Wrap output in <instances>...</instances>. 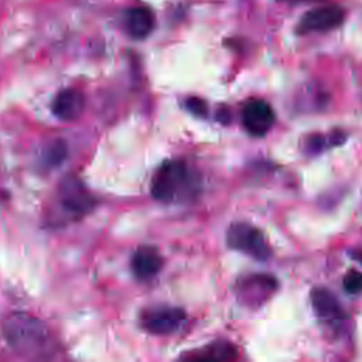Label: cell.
<instances>
[{"label":"cell","instance_id":"cell-4","mask_svg":"<svg viewBox=\"0 0 362 362\" xmlns=\"http://www.w3.org/2000/svg\"><path fill=\"white\" fill-rule=\"evenodd\" d=\"M277 280L269 274H249L236 284L238 300L247 307H260L276 291Z\"/></svg>","mask_w":362,"mask_h":362},{"label":"cell","instance_id":"cell-5","mask_svg":"<svg viewBox=\"0 0 362 362\" xmlns=\"http://www.w3.org/2000/svg\"><path fill=\"white\" fill-rule=\"evenodd\" d=\"M184 310L177 307H157L147 310L141 315V325L146 331L156 335H167L178 331L185 322Z\"/></svg>","mask_w":362,"mask_h":362},{"label":"cell","instance_id":"cell-13","mask_svg":"<svg viewBox=\"0 0 362 362\" xmlns=\"http://www.w3.org/2000/svg\"><path fill=\"white\" fill-rule=\"evenodd\" d=\"M185 358L198 361H232L238 358V348L228 341L219 339L195 351L194 355H185Z\"/></svg>","mask_w":362,"mask_h":362},{"label":"cell","instance_id":"cell-2","mask_svg":"<svg viewBox=\"0 0 362 362\" xmlns=\"http://www.w3.org/2000/svg\"><path fill=\"white\" fill-rule=\"evenodd\" d=\"M192 175L181 160H168L160 165L151 180V195L161 202H173L185 198L192 191Z\"/></svg>","mask_w":362,"mask_h":362},{"label":"cell","instance_id":"cell-11","mask_svg":"<svg viewBox=\"0 0 362 362\" xmlns=\"http://www.w3.org/2000/svg\"><path fill=\"white\" fill-rule=\"evenodd\" d=\"M83 109L85 96L76 89L61 90L52 103V112L61 120H75L82 115Z\"/></svg>","mask_w":362,"mask_h":362},{"label":"cell","instance_id":"cell-3","mask_svg":"<svg viewBox=\"0 0 362 362\" xmlns=\"http://www.w3.org/2000/svg\"><path fill=\"white\" fill-rule=\"evenodd\" d=\"M226 245L232 250L242 252L260 262L272 256V249L264 233L247 222H233L229 225L226 230Z\"/></svg>","mask_w":362,"mask_h":362},{"label":"cell","instance_id":"cell-8","mask_svg":"<svg viewBox=\"0 0 362 362\" xmlns=\"http://www.w3.org/2000/svg\"><path fill=\"white\" fill-rule=\"evenodd\" d=\"M276 116L272 106L262 99H252L246 102L242 112L243 127L252 136H264L274 124Z\"/></svg>","mask_w":362,"mask_h":362},{"label":"cell","instance_id":"cell-18","mask_svg":"<svg viewBox=\"0 0 362 362\" xmlns=\"http://www.w3.org/2000/svg\"><path fill=\"white\" fill-rule=\"evenodd\" d=\"M351 256H352L356 262H359V263L362 264V249H356V250L351 252Z\"/></svg>","mask_w":362,"mask_h":362},{"label":"cell","instance_id":"cell-1","mask_svg":"<svg viewBox=\"0 0 362 362\" xmlns=\"http://www.w3.org/2000/svg\"><path fill=\"white\" fill-rule=\"evenodd\" d=\"M7 344L23 354L44 352L49 342V331L42 321L24 313L11 314L3 324Z\"/></svg>","mask_w":362,"mask_h":362},{"label":"cell","instance_id":"cell-6","mask_svg":"<svg viewBox=\"0 0 362 362\" xmlns=\"http://www.w3.org/2000/svg\"><path fill=\"white\" fill-rule=\"evenodd\" d=\"M345 17L344 10L339 6L329 4L313 8L303 14L297 24V31L300 34L308 33H325L337 28L342 24Z\"/></svg>","mask_w":362,"mask_h":362},{"label":"cell","instance_id":"cell-12","mask_svg":"<svg viewBox=\"0 0 362 362\" xmlns=\"http://www.w3.org/2000/svg\"><path fill=\"white\" fill-rule=\"evenodd\" d=\"M124 23L130 37L143 40L154 28V16L147 7H132L126 11Z\"/></svg>","mask_w":362,"mask_h":362},{"label":"cell","instance_id":"cell-10","mask_svg":"<svg viewBox=\"0 0 362 362\" xmlns=\"http://www.w3.org/2000/svg\"><path fill=\"white\" fill-rule=\"evenodd\" d=\"M164 259L156 247H139L132 257V270L140 280L153 279L163 267Z\"/></svg>","mask_w":362,"mask_h":362},{"label":"cell","instance_id":"cell-17","mask_svg":"<svg viewBox=\"0 0 362 362\" xmlns=\"http://www.w3.org/2000/svg\"><path fill=\"white\" fill-rule=\"evenodd\" d=\"M324 136H311L307 143H305V148L310 154H315V153H320L324 147Z\"/></svg>","mask_w":362,"mask_h":362},{"label":"cell","instance_id":"cell-9","mask_svg":"<svg viewBox=\"0 0 362 362\" xmlns=\"http://www.w3.org/2000/svg\"><path fill=\"white\" fill-rule=\"evenodd\" d=\"M310 298H311L314 313L322 322L329 325H338L348 318V314L342 308L339 300L328 288L325 287L313 288Z\"/></svg>","mask_w":362,"mask_h":362},{"label":"cell","instance_id":"cell-16","mask_svg":"<svg viewBox=\"0 0 362 362\" xmlns=\"http://www.w3.org/2000/svg\"><path fill=\"white\" fill-rule=\"evenodd\" d=\"M185 106H187V109H188L191 113H194V115H197V116H199V117H204V116H206V113H208L206 103H205L202 99H198V98H188V99L185 100Z\"/></svg>","mask_w":362,"mask_h":362},{"label":"cell","instance_id":"cell-19","mask_svg":"<svg viewBox=\"0 0 362 362\" xmlns=\"http://www.w3.org/2000/svg\"><path fill=\"white\" fill-rule=\"evenodd\" d=\"M283 3H288V4H297V3H304V1H318V0H279Z\"/></svg>","mask_w":362,"mask_h":362},{"label":"cell","instance_id":"cell-7","mask_svg":"<svg viewBox=\"0 0 362 362\" xmlns=\"http://www.w3.org/2000/svg\"><path fill=\"white\" fill-rule=\"evenodd\" d=\"M59 199L62 206L75 215H85L93 209L96 205L95 198L83 187V184L72 177L62 181L59 187Z\"/></svg>","mask_w":362,"mask_h":362},{"label":"cell","instance_id":"cell-15","mask_svg":"<svg viewBox=\"0 0 362 362\" xmlns=\"http://www.w3.org/2000/svg\"><path fill=\"white\" fill-rule=\"evenodd\" d=\"M344 288L349 294L362 293V273L356 270H349L344 277Z\"/></svg>","mask_w":362,"mask_h":362},{"label":"cell","instance_id":"cell-14","mask_svg":"<svg viewBox=\"0 0 362 362\" xmlns=\"http://www.w3.org/2000/svg\"><path fill=\"white\" fill-rule=\"evenodd\" d=\"M66 156H68V146L64 140L58 139L45 147L44 154H42V161L49 168L58 167L59 164H62L65 161Z\"/></svg>","mask_w":362,"mask_h":362}]
</instances>
